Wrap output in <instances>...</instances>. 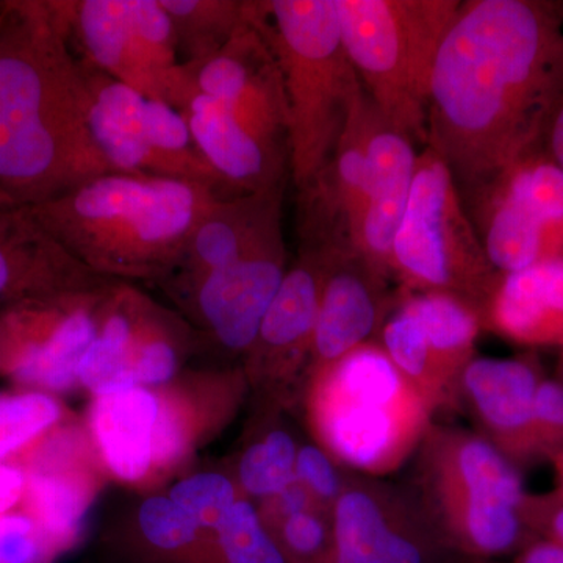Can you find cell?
I'll return each instance as SVG.
<instances>
[{
    "label": "cell",
    "mask_w": 563,
    "mask_h": 563,
    "mask_svg": "<svg viewBox=\"0 0 563 563\" xmlns=\"http://www.w3.org/2000/svg\"><path fill=\"white\" fill-rule=\"evenodd\" d=\"M563 99V2L466 0L433 65L428 143L463 203L544 143Z\"/></svg>",
    "instance_id": "cell-1"
},
{
    "label": "cell",
    "mask_w": 563,
    "mask_h": 563,
    "mask_svg": "<svg viewBox=\"0 0 563 563\" xmlns=\"http://www.w3.org/2000/svg\"><path fill=\"white\" fill-rule=\"evenodd\" d=\"M57 2H0V196L38 206L113 173L90 129V85Z\"/></svg>",
    "instance_id": "cell-2"
},
{
    "label": "cell",
    "mask_w": 563,
    "mask_h": 563,
    "mask_svg": "<svg viewBox=\"0 0 563 563\" xmlns=\"http://www.w3.org/2000/svg\"><path fill=\"white\" fill-rule=\"evenodd\" d=\"M218 199L190 181L109 173L31 210L90 272L151 274L180 265L192 231Z\"/></svg>",
    "instance_id": "cell-3"
},
{
    "label": "cell",
    "mask_w": 563,
    "mask_h": 563,
    "mask_svg": "<svg viewBox=\"0 0 563 563\" xmlns=\"http://www.w3.org/2000/svg\"><path fill=\"white\" fill-rule=\"evenodd\" d=\"M409 466V488L455 559L496 561L533 533L521 470L481 433L432 421Z\"/></svg>",
    "instance_id": "cell-4"
},
{
    "label": "cell",
    "mask_w": 563,
    "mask_h": 563,
    "mask_svg": "<svg viewBox=\"0 0 563 563\" xmlns=\"http://www.w3.org/2000/svg\"><path fill=\"white\" fill-rule=\"evenodd\" d=\"M251 13L279 66L299 191L342 139L362 85L344 51L335 0L251 2Z\"/></svg>",
    "instance_id": "cell-5"
},
{
    "label": "cell",
    "mask_w": 563,
    "mask_h": 563,
    "mask_svg": "<svg viewBox=\"0 0 563 563\" xmlns=\"http://www.w3.org/2000/svg\"><path fill=\"white\" fill-rule=\"evenodd\" d=\"M310 413L322 450L347 472L384 479L410 462L435 415L379 342L317 369Z\"/></svg>",
    "instance_id": "cell-6"
},
{
    "label": "cell",
    "mask_w": 563,
    "mask_h": 563,
    "mask_svg": "<svg viewBox=\"0 0 563 563\" xmlns=\"http://www.w3.org/2000/svg\"><path fill=\"white\" fill-rule=\"evenodd\" d=\"M462 0H335L344 51L384 120L428 143V106L440 44Z\"/></svg>",
    "instance_id": "cell-7"
},
{
    "label": "cell",
    "mask_w": 563,
    "mask_h": 563,
    "mask_svg": "<svg viewBox=\"0 0 563 563\" xmlns=\"http://www.w3.org/2000/svg\"><path fill=\"white\" fill-rule=\"evenodd\" d=\"M391 276L409 291H439L473 303L481 314L501 274L485 255L446 163L424 147L391 251Z\"/></svg>",
    "instance_id": "cell-8"
},
{
    "label": "cell",
    "mask_w": 563,
    "mask_h": 563,
    "mask_svg": "<svg viewBox=\"0 0 563 563\" xmlns=\"http://www.w3.org/2000/svg\"><path fill=\"white\" fill-rule=\"evenodd\" d=\"M57 7L85 62L177 111L190 101L195 84L161 0H70Z\"/></svg>",
    "instance_id": "cell-9"
},
{
    "label": "cell",
    "mask_w": 563,
    "mask_h": 563,
    "mask_svg": "<svg viewBox=\"0 0 563 563\" xmlns=\"http://www.w3.org/2000/svg\"><path fill=\"white\" fill-rule=\"evenodd\" d=\"M84 63L92 139L111 172L190 181L222 199L236 198L199 151L180 111Z\"/></svg>",
    "instance_id": "cell-10"
},
{
    "label": "cell",
    "mask_w": 563,
    "mask_h": 563,
    "mask_svg": "<svg viewBox=\"0 0 563 563\" xmlns=\"http://www.w3.org/2000/svg\"><path fill=\"white\" fill-rule=\"evenodd\" d=\"M463 206L501 276L563 261V169L547 144L533 147Z\"/></svg>",
    "instance_id": "cell-11"
},
{
    "label": "cell",
    "mask_w": 563,
    "mask_h": 563,
    "mask_svg": "<svg viewBox=\"0 0 563 563\" xmlns=\"http://www.w3.org/2000/svg\"><path fill=\"white\" fill-rule=\"evenodd\" d=\"M332 563H451L406 485L350 473L332 509Z\"/></svg>",
    "instance_id": "cell-12"
},
{
    "label": "cell",
    "mask_w": 563,
    "mask_h": 563,
    "mask_svg": "<svg viewBox=\"0 0 563 563\" xmlns=\"http://www.w3.org/2000/svg\"><path fill=\"white\" fill-rule=\"evenodd\" d=\"M547 376L533 352L518 357H474L455 385L454 407L476 422L477 433L518 468L543 461L533 426V404Z\"/></svg>",
    "instance_id": "cell-13"
},
{
    "label": "cell",
    "mask_w": 563,
    "mask_h": 563,
    "mask_svg": "<svg viewBox=\"0 0 563 563\" xmlns=\"http://www.w3.org/2000/svg\"><path fill=\"white\" fill-rule=\"evenodd\" d=\"M369 111L372 101L362 90L331 157L320 173L298 191L301 246L320 251H354L352 236L368 188L366 144Z\"/></svg>",
    "instance_id": "cell-14"
},
{
    "label": "cell",
    "mask_w": 563,
    "mask_h": 563,
    "mask_svg": "<svg viewBox=\"0 0 563 563\" xmlns=\"http://www.w3.org/2000/svg\"><path fill=\"white\" fill-rule=\"evenodd\" d=\"M282 217L269 222L243 254L199 279L203 320L225 347L250 350L287 273Z\"/></svg>",
    "instance_id": "cell-15"
},
{
    "label": "cell",
    "mask_w": 563,
    "mask_h": 563,
    "mask_svg": "<svg viewBox=\"0 0 563 563\" xmlns=\"http://www.w3.org/2000/svg\"><path fill=\"white\" fill-rule=\"evenodd\" d=\"M321 252L324 276L312 346L317 369L362 344L377 342L396 295L390 291V277L357 252Z\"/></svg>",
    "instance_id": "cell-16"
},
{
    "label": "cell",
    "mask_w": 563,
    "mask_h": 563,
    "mask_svg": "<svg viewBox=\"0 0 563 563\" xmlns=\"http://www.w3.org/2000/svg\"><path fill=\"white\" fill-rule=\"evenodd\" d=\"M366 158L368 188L352 250L393 280V242L412 191L418 154L412 139L388 124L373 102Z\"/></svg>",
    "instance_id": "cell-17"
},
{
    "label": "cell",
    "mask_w": 563,
    "mask_h": 563,
    "mask_svg": "<svg viewBox=\"0 0 563 563\" xmlns=\"http://www.w3.org/2000/svg\"><path fill=\"white\" fill-rule=\"evenodd\" d=\"M180 113L199 151L233 196L261 195L287 184L290 152L255 135L221 103L195 91Z\"/></svg>",
    "instance_id": "cell-18"
},
{
    "label": "cell",
    "mask_w": 563,
    "mask_h": 563,
    "mask_svg": "<svg viewBox=\"0 0 563 563\" xmlns=\"http://www.w3.org/2000/svg\"><path fill=\"white\" fill-rule=\"evenodd\" d=\"M484 331L528 347H563V261L503 274L484 310Z\"/></svg>",
    "instance_id": "cell-19"
},
{
    "label": "cell",
    "mask_w": 563,
    "mask_h": 563,
    "mask_svg": "<svg viewBox=\"0 0 563 563\" xmlns=\"http://www.w3.org/2000/svg\"><path fill=\"white\" fill-rule=\"evenodd\" d=\"M322 276V252L299 244L298 258L285 273L251 347L285 363L299 361L303 352H312Z\"/></svg>",
    "instance_id": "cell-20"
},
{
    "label": "cell",
    "mask_w": 563,
    "mask_h": 563,
    "mask_svg": "<svg viewBox=\"0 0 563 563\" xmlns=\"http://www.w3.org/2000/svg\"><path fill=\"white\" fill-rule=\"evenodd\" d=\"M284 187L261 195L218 199L196 225L180 265L198 279L235 262L258 233L282 217Z\"/></svg>",
    "instance_id": "cell-21"
},
{
    "label": "cell",
    "mask_w": 563,
    "mask_h": 563,
    "mask_svg": "<svg viewBox=\"0 0 563 563\" xmlns=\"http://www.w3.org/2000/svg\"><path fill=\"white\" fill-rule=\"evenodd\" d=\"M85 272L90 269L52 239L31 207L0 196V296L22 285L43 284Z\"/></svg>",
    "instance_id": "cell-22"
},
{
    "label": "cell",
    "mask_w": 563,
    "mask_h": 563,
    "mask_svg": "<svg viewBox=\"0 0 563 563\" xmlns=\"http://www.w3.org/2000/svg\"><path fill=\"white\" fill-rule=\"evenodd\" d=\"M157 413V399L136 387L99 396L92 407L96 439L111 472L121 479H140L150 468L152 431Z\"/></svg>",
    "instance_id": "cell-23"
},
{
    "label": "cell",
    "mask_w": 563,
    "mask_h": 563,
    "mask_svg": "<svg viewBox=\"0 0 563 563\" xmlns=\"http://www.w3.org/2000/svg\"><path fill=\"white\" fill-rule=\"evenodd\" d=\"M399 302L420 322L433 362L455 393L459 376L474 357L476 340L484 331L479 310L459 298L439 291H396Z\"/></svg>",
    "instance_id": "cell-24"
},
{
    "label": "cell",
    "mask_w": 563,
    "mask_h": 563,
    "mask_svg": "<svg viewBox=\"0 0 563 563\" xmlns=\"http://www.w3.org/2000/svg\"><path fill=\"white\" fill-rule=\"evenodd\" d=\"M172 20L185 65L209 60L231 41L247 18L242 0H161Z\"/></svg>",
    "instance_id": "cell-25"
},
{
    "label": "cell",
    "mask_w": 563,
    "mask_h": 563,
    "mask_svg": "<svg viewBox=\"0 0 563 563\" xmlns=\"http://www.w3.org/2000/svg\"><path fill=\"white\" fill-rule=\"evenodd\" d=\"M377 342L398 372L421 393L433 413L442 407H454L453 391L433 362L420 322L399 302L398 295Z\"/></svg>",
    "instance_id": "cell-26"
},
{
    "label": "cell",
    "mask_w": 563,
    "mask_h": 563,
    "mask_svg": "<svg viewBox=\"0 0 563 563\" xmlns=\"http://www.w3.org/2000/svg\"><path fill=\"white\" fill-rule=\"evenodd\" d=\"M98 336L91 314L70 313L46 342L29 347L16 366L18 377L27 383L63 390L76 383L85 355Z\"/></svg>",
    "instance_id": "cell-27"
},
{
    "label": "cell",
    "mask_w": 563,
    "mask_h": 563,
    "mask_svg": "<svg viewBox=\"0 0 563 563\" xmlns=\"http://www.w3.org/2000/svg\"><path fill=\"white\" fill-rule=\"evenodd\" d=\"M132 322L122 313L111 314L98 332L79 369V379L98 396L135 387L131 350Z\"/></svg>",
    "instance_id": "cell-28"
},
{
    "label": "cell",
    "mask_w": 563,
    "mask_h": 563,
    "mask_svg": "<svg viewBox=\"0 0 563 563\" xmlns=\"http://www.w3.org/2000/svg\"><path fill=\"white\" fill-rule=\"evenodd\" d=\"M298 446L290 433L274 429L261 442L251 444L240 461V481L244 490L273 498L295 481Z\"/></svg>",
    "instance_id": "cell-29"
},
{
    "label": "cell",
    "mask_w": 563,
    "mask_h": 563,
    "mask_svg": "<svg viewBox=\"0 0 563 563\" xmlns=\"http://www.w3.org/2000/svg\"><path fill=\"white\" fill-rule=\"evenodd\" d=\"M217 532L224 563H288L247 501L233 504Z\"/></svg>",
    "instance_id": "cell-30"
},
{
    "label": "cell",
    "mask_w": 563,
    "mask_h": 563,
    "mask_svg": "<svg viewBox=\"0 0 563 563\" xmlns=\"http://www.w3.org/2000/svg\"><path fill=\"white\" fill-rule=\"evenodd\" d=\"M31 492L46 532L57 540L69 539L87 509L85 492L76 484L55 476L32 477Z\"/></svg>",
    "instance_id": "cell-31"
},
{
    "label": "cell",
    "mask_w": 563,
    "mask_h": 563,
    "mask_svg": "<svg viewBox=\"0 0 563 563\" xmlns=\"http://www.w3.org/2000/svg\"><path fill=\"white\" fill-rule=\"evenodd\" d=\"M276 543L288 563H332V514L309 509L285 518Z\"/></svg>",
    "instance_id": "cell-32"
},
{
    "label": "cell",
    "mask_w": 563,
    "mask_h": 563,
    "mask_svg": "<svg viewBox=\"0 0 563 563\" xmlns=\"http://www.w3.org/2000/svg\"><path fill=\"white\" fill-rule=\"evenodd\" d=\"M57 404L44 395L0 398V459L57 421Z\"/></svg>",
    "instance_id": "cell-33"
},
{
    "label": "cell",
    "mask_w": 563,
    "mask_h": 563,
    "mask_svg": "<svg viewBox=\"0 0 563 563\" xmlns=\"http://www.w3.org/2000/svg\"><path fill=\"white\" fill-rule=\"evenodd\" d=\"M172 499L198 521L199 528L220 529L235 504V488L217 473L196 474L173 488Z\"/></svg>",
    "instance_id": "cell-34"
},
{
    "label": "cell",
    "mask_w": 563,
    "mask_h": 563,
    "mask_svg": "<svg viewBox=\"0 0 563 563\" xmlns=\"http://www.w3.org/2000/svg\"><path fill=\"white\" fill-rule=\"evenodd\" d=\"M139 520L147 542L163 551L190 547L198 537V521L179 504L162 496L147 499L141 506Z\"/></svg>",
    "instance_id": "cell-35"
},
{
    "label": "cell",
    "mask_w": 563,
    "mask_h": 563,
    "mask_svg": "<svg viewBox=\"0 0 563 563\" xmlns=\"http://www.w3.org/2000/svg\"><path fill=\"white\" fill-rule=\"evenodd\" d=\"M350 473L320 446L306 444L298 448L295 465L296 481L309 490L314 501L320 504L325 512H332L333 506L344 490Z\"/></svg>",
    "instance_id": "cell-36"
},
{
    "label": "cell",
    "mask_w": 563,
    "mask_h": 563,
    "mask_svg": "<svg viewBox=\"0 0 563 563\" xmlns=\"http://www.w3.org/2000/svg\"><path fill=\"white\" fill-rule=\"evenodd\" d=\"M533 426L543 461L563 450V380L544 376L533 404Z\"/></svg>",
    "instance_id": "cell-37"
},
{
    "label": "cell",
    "mask_w": 563,
    "mask_h": 563,
    "mask_svg": "<svg viewBox=\"0 0 563 563\" xmlns=\"http://www.w3.org/2000/svg\"><path fill=\"white\" fill-rule=\"evenodd\" d=\"M525 521L537 537L553 540L563 547V492L555 487L547 493H528Z\"/></svg>",
    "instance_id": "cell-38"
},
{
    "label": "cell",
    "mask_w": 563,
    "mask_h": 563,
    "mask_svg": "<svg viewBox=\"0 0 563 563\" xmlns=\"http://www.w3.org/2000/svg\"><path fill=\"white\" fill-rule=\"evenodd\" d=\"M187 448V432L179 413L168 402L158 406L157 420L152 431V461L168 465L181 457Z\"/></svg>",
    "instance_id": "cell-39"
},
{
    "label": "cell",
    "mask_w": 563,
    "mask_h": 563,
    "mask_svg": "<svg viewBox=\"0 0 563 563\" xmlns=\"http://www.w3.org/2000/svg\"><path fill=\"white\" fill-rule=\"evenodd\" d=\"M176 351L163 340L144 343L133 362L135 383L158 385L168 383L176 372Z\"/></svg>",
    "instance_id": "cell-40"
},
{
    "label": "cell",
    "mask_w": 563,
    "mask_h": 563,
    "mask_svg": "<svg viewBox=\"0 0 563 563\" xmlns=\"http://www.w3.org/2000/svg\"><path fill=\"white\" fill-rule=\"evenodd\" d=\"M512 563H563V547L543 537H533L514 554Z\"/></svg>",
    "instance_id": "cell-41"
},
{
    "label": "cell",
    "mask_w": 563,
    "mask_h": 563,
    "mask_svg": "<svg viewBox=\"0 0 563 563\" xmlns=\"http://www.w3.org/2000/svg\"><path fill=\"white\" fill-rule=\"evenodd\" d=\"M277 514L280 515V520L291 517V515L303 512V510L310 509V504L314 501L312 495L299 481H292L290 485L284 488L276 496Z\"/></svg>",
    "instance_id": "cell-42"
},
{
    "label": "cell",
    "mask_w": 563,
    "mask_h": 563,
    "mask_svg": "<svg viewBox=\"0 0 563 563\" xmlns=\"http://www.w3.org/2000/svg\"><path fill=\"white\" fill-rule=\"evenodd\" d=\"M24 477L11 466L0 465V514L5 512L20 499Z\"/></svg>",
    "instance_id": "cell-43"
},
{
    "label": "cell",
    "mask_w": 563,
    "mask_h": 563,
    "mask_svg": "<svg viewBox=\"0 0 563 563\" xmlns=\"http://www.w3.org/2000/svg\"><path fill=\"white\" fill-rule=\"evenodd\" d=\"M544 144H547V150L553 155L554 161L563 169V99L550 122L547 136H544Z\"/></svg>",
    "instance_id": "cell-44"
},
{
    "label": "cell",
    "mask_w": 563,
    "mask_h": 563,
    "mask_svg": "<svg viewBox=\"0 0 563 563\" xmlns=\"http://www.w3.org/2000/svg\"><path fill=\"white\" fill-rule=\"evenodd\" d=\"M13 532H33L31 518L11 515V517H0V539Z\"/></svg>",
    "instance_id": "cell-45"
},
{
    "label": "cell",
    "mask_w": 563,
    "mask_h": 563,
    "mask_svg": "<svg viewBox=\"0 0 563 563\" xmlns=\"http://www.w3.org/2000/svg\"><path fill=\"white\" fill-rule=\"evenodd\" d=\"M550 462L553 463L555 477H558V488L563 492V450L555 453Z\"/></svg>",
    "instance_id": "cell-46"
},
{
    "label": "cell",
    "mask_w": 563,
    "mask_h": 563,
    "mask_svg": "<svg viewBox=\"0 0 563 563\" xmlns=\"http://www.w3.org/2000/svg\"><path fill=\"white\" fill-rule=\"evenodd\" d=\"M451 563H501L498 561H476V559H454Z\"/></svg>",
    "instance_id": "cell-47"
},
{
    "label": "cell",
    "mask_w": 563,
    "mask_h": 563,
    "mask_svg": "<svg viewBox=\"0 0 563 563\" xmlns=\"http://www.w3.org/2000/svg\"><path fill=\"white\" fill-rule=\"evenodd\" d=\"M562 351H563V347H562ZM562 366H563V352H562Z\"/></svg>",
    "instance_id": "cell-48"
}]
</instances>
